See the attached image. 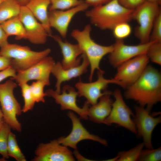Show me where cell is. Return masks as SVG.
<instances>
[{
    "label": "cell",
    "mask_w": 161,
    "mask_h": 161,
    "mask_svg": "<svg viewBox=\"0 0 161 161\" xmlns=\"http://www.w3.org/2000/svg\"><path fill=\"white\" fill-rule=\"evenodd\" d=\"M51 37L58 43L61 50L63 58L61 63L62 67L68 69L79 65L82 59L83 52L78 45L63 41L57 35Z\"/></svg>",
    "instance_id": "obj_19"
},
{
    "label": "cell",
    "mask_w": 161,
    "mask_h": 161,
    "mask_svg": "<svg viewBox=\"0 0 161 161\" xmlns=\"http://www.w3.org/2000/svg\"><path fill=\"white\" fill-rule=\"evenodd\" d=\"M17 86V84L10 79L0 83V103L4 122L11 129L20 132L21 126L17 117L21 114L22 109L13 93Z\"/></svg>",
    "instance_id": "obj_5"
},
{
    "label": "cell",
    "mask_w": 161,
    "mask_h": 161,
    "mask_svg": "<svg viewBox=\"0 0 161 161\" xmlns=\"http://www.w3.org/2000/svg\"><path fill=\"white\" fill-rule=\"evenodd\" d=\"M112 94L111 92L107 90L96 103L89 107L87 115L90 120L97 123L105 124L112 108L113 101L110 97Z\"/></svg>",
    "instance_id": "obj_20"
},
{
    "label": "cell",
    "mask_w": 161,
    "mask_h": 161,
    "mask_svg": "<svg viewBox=\"0 0 161 161\" xmlns=\"http://www.w3.org/2000/svg\"><path fill=\"white\" fill-rule=\"evenodd\" d=\"M135 114L134 121L137 130L136 134L142 138L146 148H154L152 142L153 132L161 122V117H154L146 108L140 106H134Z\"/></svg>",
    "instance_id": "obj_10"
},
{
    "label": "cell",
    "mask_w": 161,
    "mask_h": 161,
    "mask_svg": "<svg viewBox=\"0 0 161 161\" xmlns=\"http://www.w3.org/2000/svg\"><path fill=\"white\" fill-rule=\"evenodd\" d=\"M119 157L118 155L117 156H116V157H114L112 158L107 160H106V161H117V160L118 159Z\"/></svg>",
    "instance_id": "obj_42"
},
{
    "label": "cell",
    "mask_w": 161,
    "mask_h": 161,
    "mask_svg": "<svg viewBox=\"0 0 161 161\" xmlns=\"http://www.w3.org/2000/svg\"><path fill=\"white\" fill-rule=\"evenodd\" d=\"M82 61L78 66L65 69L60 62L55 63L51 71V73L56 78L57 81L55 85V91L61 92V85L63 82L79 77L85 73L89 65V61L85 55H82Z\"/></svg>",
    "instance_id": "obj_18"
},
{
    "label": "cell",
    "mask_w": 161,
    "mask_h": 161,
    "mask_svg": "<svg viewBox=\"0 0 161 161\" xmlns=\"http://www.w3.org/2000/svg\"><path fill=\"white\" fill-rule=\"evenodd\" d=\"M21 5H25L30 0H17Z\"/></svg>",
    "instance_id": "obj_41"
},
{
    "label": "cell",
    "mask_w": 161,
    "mask_h": 161,
    "mask_svg": "<svg viewBox=\"0 0 161 161\" xmlns=\"http://www.w3.org/2000/svg\"><path fill=\"white\" fill-rule=\"evenodd\" d=\"M0 24L8 37L14 35L16 40L26 39L25 30L18 16L10 19Z\"/></svg>",
    "instance_id": "obj_22"
},
{
    "label": "cell",
    "mask_w": 161,
    "mask_h": 161,
    "mask_svg": "<svg viewBox=\"0 0 161 161\" xmlns=\"http://www.w3.org/2000/svg\"><path fill=\"white\" fill-rule=\"evenodd\" d=\"M133 10L123 6L118 0H111L87 10L85 15L91 23L99 29L112 30L119 23L132 20Z\"/></svg>",
    "instance_id": "obj_2"
},
{
    "label": "cell",
    "mask_w": 161,
    "mask_h": 161,
    "mask_svg": "<svg viewBox=\"0 0 161 161\" xmlns=\"http://www.w3.org/2000/svg\"><path fill=\"white\" fill-rule=\"evenodd\" d=\"M49 10H65L76 7L84 1L82 0H50Z\"/></svg>",
    "instance_id": "obj_29"
},
{
    "label": "cell",
    "mask_w": 161,
    "mask_h": 161,
    "mask_svg": "<svg viewBox=\"0 0 161 161\" xmlns=\"http://www.w3.org/2000/svg\"><path fill=\"white\" fill-rule=\"evenodd\" d=\"M0 48V55L12 59V66L17 72L28 69L48 56L51 52L49 48L35 51L27 46L9 43Z\"/></svg>",
    "instance_id": "obj_4"
},
{
    "label": "cell",
    "mask_w": 161,
    "mask_h": 161,
    "mask_svg": "<svg viewBox=\"0 0 161 161\" xmlns=\"http://www.w3.org/2000/svg\"><path fill=\"white\" fill-rule=\"evenodd\" d=\"M149 61L146 53L135 57L117 67V72L114 78L120 82L123 88L126 89L140 77L148 65Z\"/></svg>",
    "instance_id": "obj_9"
},
{
    "label": "cell",
    "mask_w": 161,
    "mask_h": 161,
    "mask_svg": "<svg viewBox=\"0 0 161 161\" xmlns=\"http://www.w3.org/2000/svg\"><path fill=\"white\" fill-rule=\"evenodd\" d=\"M21 6L17 0H4L0 6V24L18 16Z\"/></svg>",
    "instance_id": "obj_23"
},
{
    "label": "cell",
    "mask_w": 161,
    "mask_h": 161,
    "mask_svg": "<svg viewBox=\"0 0 161 161\" xmlns=\"http://www.w3.org/2000/svg\"><path fill=\"white\" fill-rule=\"evenodd\" d=\"M150 41L161 42V10L157 14L154 21Z\"/></svg>",
    "instance_id": "obj_33"
},
{
    "label": "cell",
    "mask_w": 161,
    "mask_h": 161,
    "mask_svg": "<svg viewBox=\"0 0 161 161\" xmlns=\"http://www.w3.org/2000/svg\"><path fill=\"white\" fill-rule=\"evenodd\" d=\"M50 4V0H30L25 5L42 25L49 36H51L52 31L48 12Z\"/></svg>",
    "instance_id": "obj_21"
},
{
    "label": "cell",
    "mask_w": 161,
    "mask_h": 161,
    "mask_svg": "<svg viewBox=\"0 0 161 161\" xmlns=\"http://www.w3.org/2000/svg\"><path fill=\"white\" fill-rule=\"evenodd\" d=\"M91 25L87 24L83 30L74 29L71 33V37L77 42L89 61L90 66V82L92 80L95 71L101 70L100 64L103 58L111 53L113 49V44L103 46L95 42L91 36Z\"/></svg>",
    "instance_id": "obj_3"
},
{
    "label": "cell",
    "mask_w": 161,
    "mask_h": 161,
    "mask_svg": "<svg viewBox=\"0 0 161 161\" xmlns=\"http://www.w3.org/2000/svg\"><path fill=\"white\" fill-rule=\"evenodd\" d=\"M11 128L5 122L0 130V154L1 159L5 160L9 157L7 152V145L9 134Z\"/></svg>",
    "instance_id": "obj_27"
},
{
    "label": "cell",
    "mask_w": 161,
    "mask_h": 161,
    "mask_svg": "<svg viewBox=\"0 0 161 161\" xmlns=\"http://www.w3.org/2000/svg\"><path fill=\"white\" fill-rule=\"evenodd\" d=\"M46 92L47 96L53 98L56 103L60 105L61 110H70L78 114L82 119H88V110L90 104L86 101L82 108L78 106L76 98L78 93L73 87L65 85L60 93L51 89H48Z\"/></svg>",
    "instance_id": "obj_12"
},
{
    "label": "cell",
    "mask_w": 161,
    "mask_h": 161,
    "mask_svg": "<svg viewBox=\"0 0 161 161\" xmlns=\"http://www.w3.org/2000/svg\"><path fill=\"white\" fill-rule=\"evenodd\" d=\"M34 161H73V154L68 147L60 144L57 140L41 143L35 151Z\"/></svg>",
    "instance_id": "obj_14"
},
{
    "label": "cell",
    "mask_w": 161,
    "mask_h": 161,
    "mask_svg": "<svg viewBox=\"0 0 161 161\" xmlns=\"http://www.w3.org/2000/svg\"><path fill=\"white\" fill-rule=\"evenodd\" d=\"M67 115L72 122V130L66 137H61L57 139L60 144L74 150L77 149L78 143L84 140H90L97 142L105 146L108 145L106 140L98 136L90 133L82 124L80 119L73 112H69Z\"/></svg>",
    "instance_id": "obj_11"
},
{
    "label": "cell",
    "mask_w": 161,
    "mask_h": 161,
    "mask_svg": "<svg viewBox=\"0 0 161 161\" xmlns=\"http://www.w3.org/2000/svg\"><path fill=\"white\" fill-rule=\"evenodd\" d=\"M144 147L143 142L128 150L120 152L117 154L119 158L117 161H138Z\"/></svg>",
    "instance_id": "obj_26"
},
{
    "label": "cell",
    "mask_w": 161,
    "mask_h": 161,
    "mask_svg": "<svg viewBox=\"0 0 161 161\" xmlns=\"http://www.w3.org/2000/svg\"><path fill=\"white\" fill-rule=\"evenodd\" d=\"M145 1L155 3L160 5L161 4V0H145Z\"/></svg>",
    "instance_id": "obj_40"
},
{
    "label": "cell",
    "mask_w": 161,
    "mask_h": 161,
    "mask_svg": "<svg viewBox=\"0 0 161 161\" xmlns=\"http://www.w3.org/2000/svg\"><path fill=\"white\" fill-rule=\"evenodd\" d=\"M161 10L160 5L146 1L134 10L132 19L136 21L138 24L135 29L134 34L140 41V44L150 41L154 21Z\"/></svg>",
    "instance_id": "obj_6"
},
{
    "label": "cell",
    "mask_w": 161,
    "mask_h": 161,
    "mask_svg": "<svg viewBox=\"0 0 161 161\" xmlns=\"http://www.w3.org/2000/svg\"><path fill=\"white\" fill-rule=\"evenodd\" d=\"M117 39L122 40L129 36L131 32V28L128 22H123L117 25L112 30Z\"/></svg>",
    "instance_id": "obj_32"
},
{
    "label": "cell",
    "mask_w": 161,
    "mask_h": 161,
    "mask_svg": "<svg viewBox=\"0 0 161 161\" xmlns=\"http://www.w3.org/2000/svg\"><path fill=\"white\" fill-rule=\"evenodd\" d=\"M111 0H85L84 2L88 5L95 7L105 4Z\"/></svg>",
    "instance_id": "obj_37"
},
{
    "label": "cell",
    "mask_w": 161,
    "mask_h": 161,
    "mask_svg": "<svg viewBox=\"0 0 161 161\" xmlns=\"http://www.w3.org/2000/svg\"><path fill=\"white\" fill-rule=\"evenodd\" d=\"M7 152L9 157L13 158L17 161L26 160L18 145L16 136L11 131L8 137Z\"/></svg>",
    "instance_id": "obj_24"
},
{
    "label": "cell",
    "mask_w": 161,
    "mask_h": 161,
    "mask_svg": "<svg viewBox=\"0 0 161 161\" xmlns=\"http://www.w3.org/2000/svg\"><path fill=\"white\" fill-rule=\"evenodd\" d=\"M0 117L3 118V115L1 109L0 108Z\"/></svg>",
    "instance_id": "obj_44"
},
{
    "label": "cell",
    "mask_w": 161,
    "mask_h": 161,
    "mask_svg": "<svg viewBox=\"0 0 161 161\" xmlns=\"http://www.w3.org/2000/svg\"><path fill=\"white\" fill-rule=\"evenodd\" d=\"M8 37L0 24V47L4 46L8 43L7 41Z\"/></svg>",
    "instance_id": "obj_38"
},
{
    "label": "cell",
    "mask_w": 161,
    "mask_h": 161,
    "mask_svg": "<svg viewBox=\"0 0 161 161\" xmlns=\"http://www.w3.org/2000/svg\"><path fill=\"white\" fill-rule=\"evenodd\" d=\"M118 1L124 7L134 10L143 4L145 0H118Z\"/></svg>",
    "instance_id": "obj_34"
},
{
    "label": "cell",
    "mask_w": 161,
    "mask_h": 161,
    "mask_svg": "<svg viewBox=\"0 0 161 161\" xmlns=\"http://www.w3.org/2000/svg\"><path fill=\"white\" fill-rule=\"evenodd\" d=\"M152 41L136 45L125 44L123 40L117 39L113 44L112 51L109 54V60L111 64L117 68L124 62L137 56L146 53Z\"/></svg>",
    "instance_id": "obj_15"
},
{
    "label": "cell",
    "mask_w": 161,
    "mask_h": 161,
    "mask_svg": "<svg viewBox=\"0 0 161 161\" xmlns=\"http://www.w3.org/2000/svg\"><path fill=\"white\" fill-rule=\"evenodd\" d=\"M55 63L53 58L48 56L28 69L17 72L16 76L10 79L18 85L32 80H43L50 84V75Z\"/></svg>",
    "instance_id": "obj_13"
},
{
    "label": "cell",
    "mask_w": 161,
    "mask_h": 161,
    "mask_svg": "<svg viewBox=\"0 0 161 161\" xmlns=\"http://www.w3.org/2000/svg\"><path fill=\"white\" fill-rule=\"evenodd\" d=\"M18 16L25 30L26 39L34 44L45 43L48 34L26 5L21 6Z\"/></svg>",
    "instance_id": "obj_16"
},
{
    "label": "cell",
    "mask_w": 161,
    "mask_h": 161,
    "mask_svg": "<svg viewBox=\"0 0 161 161\" xmlns=\"http://www.w3.org/2000/svg\"><path fill=\"white\" fill-rule=\"evenodd\" d=\"M73 154L78 160H89L88 159H86L81 155L77 149L75 150Z\"/></svg>",
    "instance_id": "obj_39"
},
{
    "label": "cell",
    "mask_w": 161,
    "mask_h": 161,
    "mask_svg": "<svg viewBox=\"0 0 161 161\" xmlns=\"http://www.w3.org/2000/svg\"><path fill=\"white\" fill-rule=\"evenodd\" d=\"M161 160V147L156 149H143L138 161H160Z\"/></svg>",
    "instance_id": "obj_31"
},
{
    "label": "cell",
    "mask_w": 161,
    "mask_h": 161,
    "mask_svg": "<svg viewBox=\"0 0 161 161\" xmlns=\"http://www.w3.org/2000/svg\"><path fill=\"white\" fill-rule=\"evenodd\" d=\"M17 71L12 66L0 71V82L8 77H14Z\"/></svg>",
    "instance_id": "obj_35"
},
{
    "label": "cell",
    "mask_w": 161,
    "mask_h": 161,
    "mask_svg": "<svg viewBox=\"0 0 161 161\" xmlns=\"http://www.w3.org/2000/svg\"><path fill=\"white\" fill-rule=\"evenodd\" d=\"M50 84L47 82L41 80L33 82L30 85V90L35 102H45L44 97L47 96L46 92H44V88Z\"/></svg>",
    "instance_id": "obj_25"
},
{
    "label": "cell",
    "mask_w": 161,
    "mask_h": 161,
    "mask_svg": "<svg viewBox=\"0 0 161 161\" xmlns=\"http://www.w3.org/2000/svg\"><path fill=\"white\" fill-rule=\"evenodd\" d=\"M4 0H0V6Z\"/></svg>",
    "instance_id": "obj_45"
},
{
    "label": "cell",
    "mask_w": 161,
    "mask_h": 161,
    "mask_svg": "<svg viewBox=\"0 0 161 161\" xmlns=\"http://www.w3.org/2000/svg\"><path fill=\"white\" fill-rule=\"evenodd\" d=\"M11 58L0 55V72L12 66Z\"/></svg>",
    "instance_id": "obj_36"
},
{
    "label": "cell",
    "mask_w": 161,
    "mask_h": 161,
    "mask_svg": "<svg viewBox=\"0 0 161 161\" xmlns=\"http://www.w3.org/2000/svg\"><path fill=\"white\" fill-rule=\"evenodd\" d=\"M114 98L111 112L106 119L105 124H114L127 129L135 134L137 130L134 120V114L125 102L121 91L116 89L112 93Z\"/></svg>",
    "instance_id": "obj_7"
},
{
    "label": "cell",
    "mask_w": 161,
    "mask_h": 161,
    "mask_svg": "<svg viewBox=\"0 0 161 161\" xmlns=\"http://www.w3.org/2000/svg\"><path fill=\"white\" fill-rule=\"evenodd\" d=\"M4 121L3 117H0V130L4 123Z\"/></svg>",
    "instance_id": "obj_43"
},
{
    "label": "cell",
    "mask_w": 161,
    "mask_h": 161,
    "mask_svg": "<svg viewBox=\"0 0 161 161\" xmlns=\"http://www.w3.org/2000/svg\"><path fill=\"white\" fill-rule=\"evenodd\" d=\"M146 54L152 62L161 65V42L153 41L149 46Z\"/></svg>",
    "instance_id": "obj_30"
},
{
    "label": "cell",
    "mask_w": 161,
    "mask_h": 161,
    "mask_svg": "<svg viewBox=\"0 0 161 161\" xmlns=\"http://www.w3.org/2000/svg\"><path fill=\"white\" fill-rule=\"evenodd\" d=\"M97 78L95 81L87 83L80 81L75 85L78 96L85 97L86 101L91 105L96 103L99 98L106 93L107 91L106 89L109 84H116L123 88V84L114 78H104V72L102 69L97 70Z\"/></svg>",
    "instance_id": "obj_8"
},
{
    "label": "cell",
    "mask_w": 161,
    "mask_h": 161,
    "mask_svg": "<svg viewBox=\"0 0 161 161\" xmlns=\"http://www.w3.org/2000/svg\"><path fill=\"white\" fill-rule=\"evenodd\" d=\"M89 6L84 1L77 6L68 10L49 11L48 16L50 27L55 29L61 38H65L72 18L78 13L87 10Z\"/></svg>",
    "instance_id": "obj_17"
},
{
    "label": "cell",
    "mask_w": 161,
    "mask_h": 161,
    "mask_svg": "<svg viewBox=\"0 0 161 161\" xmlns=\"http://www.w3.org/2000/svg\"><path fill=\"white\" fill-rule=\"evenodd\" d=\"M19 86L21 87L24 102L22 112L25 113L32 110L35 102L31 93L30 85L27 83H23L19 85Z\"/></svg>",
    "instance_id": "obj_28"
},
{
    "label": "cell",
    "mask_w": 161,
    "mask_h": 161,
    "mask_svg": "<svg viewBox=\"0 0 161 161\" xmlns=\"http://www.w3.org/2000/svg\"><path fill=\"white\" fill-rule=\"evenodd\" d=\"M126 89L124 96L126 99L136 101L139 106L150 111L161 100V74L148 65L138 79Z\"/></svg>",
    "instance_id": "obj_1"
}]
</instances>
